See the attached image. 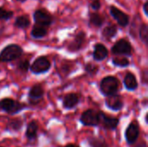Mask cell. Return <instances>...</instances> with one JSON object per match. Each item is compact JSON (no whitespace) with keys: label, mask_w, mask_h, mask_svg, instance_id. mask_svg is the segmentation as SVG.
<instances>
[{"label":"cell","mask_w":148,"mask_h":147,"mask_svg":"<svg viewBox=\"0 0 148 147\" xmlns=\"http://www.w3.org/2000/svg\"><path fill=\"white\" fill-rule=\"evenodd\" d=\"M101 92L106 95H112L117 93L120 88V81L114 76H107L102 79L100 84Z\"/></svg>","instance_id":"1"},{"label":"cell","mask_w":148,"mask_h":147,"mask_svg":"<svg viewBox=\"0 0 148 147\" xmlns=\"http://www.w3.org/2000/svg\"><path fill=\"white\" fill-rule=\"evenodd\" d=\"M23 53L21 47L16 44H11L5 47L0 53V62H7L18 58Z\"/></svg>","instance_id":"2"},{"label":"cell","mask_w":148,"mask_h":147,"mask_svg":"<svg viewBox=\"0 0 148 147\" xmlns=\"http://www.w3.org/2000/svg\"><path fill=\"white\" fill-rule=\"evenodd\" d=\"M23 107L24 106L23 104L10 98H4L0 101V109L10 114H14L20 112L23 109Z\"/></svg>","instance_id":"3"},{"label":"cell","mask_w":148,"mask_h":147,"mask_svg":"<svg viewBox=\"0 0 148 147\" xmlns=\"http://www.w3.org/2000/svg\"><path fill=\"white\" fill-rule=\"evenodd\" d=\"M80 121L87 126H96L100 124V115L99 112H95V110L88 109L85 111L81 118Z\"/></svg>","instance_id":"4"},{"label":"cell","mask_w":148,"mask_h":147,"mask_svg":"<svg viewBox=\"0 0 148 147\" xmlns=\"http://www.w3.org/2000/svg\"><path fill=\"white\" fill-rule=\"evenodd\" d=\"M50 66L51 64L48 58H46L45 56H41L32 63V65L30 66V70L35 74H41L47 72L49 69Z\"/></svg>","instance_id":"5"},{"label":"cell","mask_w":148,"mask_h":147,"mask_svg":"<svg viewBox=\"0 0 148 147\" xmlns=\"http://www.w3.org/2000/svg\"><path fill=\"white\" fill-rule=\"evenodd\" d=\"M112 52L114 55H130L132 53V46L128 41L125 39H121L113 46Z\"/></svg>","instance_id":"6"},{"label":"cell","mask_w":148,"mask_h":147,"mask_svg":"<svg viewBox=\"0 0 148 147\" xmlns=\"http://www.w3.org/2000/svg\"><path fill=\"white\" fill-rule=\"evenodd\" d=\"M139 135H140L139 126L137 125V123H135L134 121L127 126V128L126 130V133H125L126 140L129 145H133L138 139Z\"/></svg>","instance_id":"7"},{"label":"cell","mask_w":148,"mask_h":147,"mask_svg":"<svg viewBox=\"0 0 148 147\" xmlns=\"http://www.w3.org/2000/svg\"><path fill=\"white\" fill-rule=\"evenodd\" d=\"M106 105L111 110L119 111L123 107V101L120 95L114 94L108 96V98L106 99Z\"/></svg>","instance_id":"8"},{"label":"cell","mask_w":148,"mask_h":147,"mask_svg":"<svg viewBox=\"0 0 148 147\" xmlns=\"http://www.w3.org/2000/svg\"><path fill=\"white\" fill-rule=\"evenodd\" d=\"M99 115H100V123H101L103 125V127L105 129L114 130L118 126V125H119L118 119L109 117L102 112H99Z\"/></svg>","instance_id":"9"},{"label":"cell","mask_w":148,"mask_h":147,"mask_svg":"<svg viewBox=\"0 0 148 147\" xmlns=\"http://www.w3.org/2000/svg\"><path fill=\"white\" fill-rule=\"evenodd\" d=\"M34 19L36 24L45 26V27L50 25V23H52L51 16L47 12L42 10H38L34 13Z\"/></svg>","instance_id":"10"},{"label":"cell","mask_w":148,"mask_h":147,"mask_svg":"<svg viewBox=\"0 0 148 147\" xmlns=\"http://www.w3.org/2000/svg\"><path fill=\"white\" fill-rule=\"evenodd\" d=\"M110 12H111V15L113 16V17L118 22V23L121 26L125 27V26H127L128 24V23H129V17L124 12H122L121 10H120L119 9H117L114 6H112L111 7Z\"/></svg>","instance_id":"11"},{"label":"cell","mask_w":148,"mask_h":147,"mask_svg":"<svg viewBox=\"0 0 148 147\" xmlns=\"http://www.w3.org/2000/svg\"><path fill=\"white\" fill-rule=\"evenodd\" d=\"M43 94H44V91H43V88L41 85H39V84L34 85L29 92V101L36 102L37 101H39L40 99L42 98Z\"/></svg>","instance_id":"12"},{"label":"cell","mask_w":148,"mask_h":147,"mask_svg":"<svg viewBox=\"0 0 148 147\" xmlns=\"http://www.w3.org/2000/svg\"><path fill=\"white\" fill-rule=\"evenodd\" d=\"M85 37H86V35L84 32H80L78 33L75 39L71 42V43L69 44V49L71 50V51H76L78 49H80L85 41Z\"/></svg>","instance_id":"13"},{"label":"cell","mask_w":148,"mask_h":147,"mask_svg":"<svg viewBox=\"0 0 148 147\" xmlns=\"http://www.w3.org/2000/svg\"><path fill=\"white\" fill-rule=\"evenodd\" d=\"M108 49L107 48L101 43H97L95 46V50H94V58L96 61H102L108 56Z\"/></svg>","instance_id":"14"},{"label":"cell","mask_w":148,"mask_h":147,"mask_svg":"<svg viewBox=\"0 0 148 147\" xmlns=\"http://www.w3.org/2000/svg\"><path fill=\"white\" fill-rule=\"evenodd\" d=\"M79 102V97L75 94H69L63 99V107L66 109H71L75 107Z\"/></svg>","instance_id":"15"},{"label":"cell","mask_w":148,"mask_h":147,"mask_svg":"<svg viewBox=\"0 0 148 147\" xmlns=\"http://www.w3.org/2000/svg\"><path fill=\"white\" fill-rule=\"evenodd\" d=\"M124 84L127 88V89L133 91L135 90L138 87V82L135 78V76L132 73H127L125 79H124Z\"/></svg>","instance_id":"16"},{"label":"cell","mask_w":148,"mask_h":147,"mask_svg":"<svg viewBox=\"0 0 148 147\" xmlns=\"http://www.w3.org/2000/svg\"><path fill=\"white\" fill-rule=\"evenodd\" d=\"M37 131H38V126L36 124V121H31L26 129V137L29 139H35L36 138V134H37Z\"/></svg>","instance_id":"17"},{"label":"cell","mask_w":148,"mask_h":147,"mask_svg":"<svg viewBox=\"0 0 148 147\" xmlns=\"http://www.w3.org/2000/svg\"><path fill=\"white\" fill-rule=\"evenodd\" d=\"M47 34V29L45 26H42V25H35L31 30V36L34 38H41L43 37L44 36H46Z\"/></svg>","instance_id":"18"},{"label":"cell","mask_w":148,"mask_h":147,"mask_svg":"<svg viewBox=\"0 0 148 147\" xmlns=\"http://www.w3.org/2000/svg\"><path fill=\"white\" fill-rule=\"evenodd\" d=\"M90 147H108L107 142L101 137H89L88 139Z\"/></svg>","instance_id":"19"},{"label":"cell","mask_w":148,"mask_h":147,"mask_svg":"<svg viewBox=\"0 0 148 147\" xmlns=\"http://www.w3.org/2000/svg\"><path fill=\"white\" fill-rule=\"evenodd\" d=\"M15 25L17 28L25 29L29 25V19L27 16H20L15 21Z\"/></svg>","instance_id":"20"},{"label":"cell","mask_w":148,"mask_h":147,"mask_svg":"<svg viewBox=\"0 0 148 147\" xmlns=\"http://www.w3.org/2000/svg\"><path fill=\"white\" fill-rule=\"evenodd\" d=\"M117 33V28L114 26V25H110V26H108L106 27L103 31H102V35L105 38L107 39H111L113 38L114 36H115Z\"/></svg>","instance_id":"21"},{"label":"cell","mask_w":148,"mask_h":147,"mask_svg":"<svg viewBox=\"0 0 148 147\" xmlns=\"http://www.w3.org/2000/svg\"><path fill=\"white\" fill-rule=\"evenodd\" d=\"M103 22H104L103 17L101 15H99L97 13H93L90 15V23L93 25H95L96 27H100L102 25Z\"/></svg>","instance_id":"22"},{"label":"cell","mask_w":148,"mask_h":147,"mask_svg":"<svg viewBox=\"0 0 148 147\" xmlns=\"http://www.w3.org/2000/svg\"><path fill=\"white\" fill-rule=\"evenodd\" d=\"M140 36L144 43H147L148 42V27L146 23H143L140 29Z\"/></svg>","instance_id":"23"},{"label":"cell","mask_w":148,"mask_h":147,"mask_svg":"<svg viewBox=\"0 0 148 147\" xmlns=\"http://www.w3.org/2000/svg\"><path fill=\"white\" fill-rule=\"evenodd\" d=\"M113 63L119 67H127L129 65V61L126 57H120L117 56L113 59Z\"/></svg>","instance_id":"24"},{"label":"cell","mask_w":148,"mask_h":147,"mask_svg":"<svg viewBox=\"0 0 148 147\" xmlns=\"http://www.w3.org/2000/svg\"><path fill=\"white\" fill-rule=\"evenodd\" d=\"M13 16V12L10 10H6L4 8L0 7V20H8L11 18Z\"/></svg>","instance_id":"25"},{"label":"cell","mask_w":148,"mask_h":147,"mask_svg":"<svg viewBox=\"0 0 148 147\" xmlns=\"http://www.w3.org/2000/svg\"><path fill=\"white\" fill-rule=\"evenodd\" d=\"M85 70H86V72H87L88 75H95V74L97 73L98 68H97L95 65L92 64V63H88V64L85 66Z\"/></svg>","instance_id":"26"},{"label":"cell","mask_w":148,"mask_h":147,"mask_svg":"<svg viewBox=\"0 0 148 147\" xmlns=\"http://www.w3.org/2000/svg\"><path fill=\"white\" fill-rule=\"evenodd\" d=\"M10 126L13 130H19L22 126V122L19 120H14L10 123Z\"/></svg>","instance_id":"27"},{"label":"cell","mask_w":148,"mask_h":147,"mask_svg":"<svg viewBox=\"0 0 148 147\" xmlns=\"http://www.w3.org/2000/svg\"><path fill=\"white\" fill-rule=\"evenodd\" d=\"M18 68L21 71H23V72H27V70L29 68V61L25 60V61H23L19 63L18 65Z\"/></svg>","instance_id":"28"},{"label":"cell","mask_w":148,"mask_h":147,"mask_svg":"<svg viewBox=\"0 0 148 147\" xmlns=\"http://www.w3.org/2000/svg\"><path fill=\"white\" fill-rule=\"evenodd\" d=\"M90 6L94 10H99L101 7L100 0H90Z\"/></svg>","instance_id":"29"},{"label":"cell","mask_w":148,"mask_h":147,"mask_svg":"<svg viewBox=\"0 0 148 147\" xmlns=\"http://www.w3.org/2000/svg\"><path fill=\"white\" fill-rule=\"evenodd\" d=\"M147 7H148V2H146V3H145V4H144V7H143V9H144V11H145V14H146L147 16H148Z\"/></svg>","instance_id":"30"},{"label":"cell","mask_w":148,"mask_h":147,"mask_svg":"<svg viewBox=\"0 0 148 147\" xmlns=\"http://www.w3.org/2000/svg\"><path fill=\"white\" fill-rule=\"evenodd\" d=\"M137 147H146V144L145 143H141L139 146H137Z\"/></svg>","instance_id":"31"},{"label":"cell","mask_w":148,"mask_h":147,"mask_svg":"<svg viewBox=\"0 0 148 147\" xmlns=\"http://www.w3.org/2000/svg\"><path fill=\"white\" fill-rule=\"evenodd\" d=\"M65 147H78V146H75V145H71V144H70V145L66 146Z\"/></svg>","instance_id":"32"},{"label":"cell","mask_w":148,"mask_h":147,"mask_svg":"<svg viewBox=\"0 0 148 147\" xmlns=\"http://www.w3.org/2000/svg\"><path fill=\"white\" fill-rule=\"evenodd\" d=\"M16 1H18V2H24V1H26V0H16Z\"/></svg>","instance_id":"33"},{"label":"cell","mask_w":148,"mask_h":147,"mask_svg":"<svg viewBox=\"0 0 148 147\" xmlns=\"http://www.w3.org/2000/svg\"><path fill=\"white\" fill-rule=\"evenodd\" d=\"M0 147H2V146H0Z\"/></svg>","instance_id":"34"}]
</instances>
